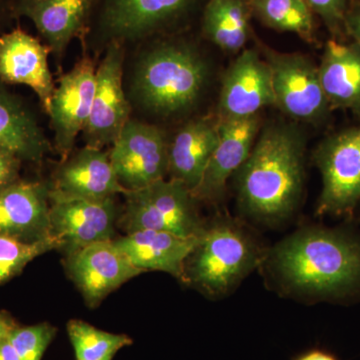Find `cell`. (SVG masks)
I'll return each instance as SVG.
<instances>
[{
  "mask_svg": "<svg viewBox=\"0 0 360 360\" xmlns=\"http://www.w3.org/2000/svg\"><path fill=\"white\" fill-rule=\"evenodd\" d=\"M113 357H115V356L108 357V359H104V360H112Z\"/></svg>",
  "mask_w": 360,
  "mask_h": 360,
  "instance_id": "cell-36",
  "label": "cell"
},
{
  "mask_svg": "<svg viewBox=\"0 0 360 360\" xmlns=\"http://www.w3.org/2000/svg\"><path fill=\"white\" fill-rule=\"evenodd\" d=\"M198 238H181L167 231L143 229L129 232L115 240L120 250L137 269L167 272L184 279V267Z\"/></svg>",
  "mask_w": 360,
  "mask_h": 360,
  "instance_id": "cell-21",
  "label": "cell"
},
{
  "mask_svg": "<svg viewBox=\"0 0 360 360\" xmlns=\"http://www.w3.org/2000/svg\"><path fill=\"white\" fill-rule=\"evenodd\" d=\"M198 0H96L90 20L97 37L125 44L148 39L184 20Z\"/></svg>",
  "mask_w": 360,
  "mask_h": 360,
  "instance_id": "cell-6",
  "label": "cell"
},
{
  "mask_svg": "<svg viewBox=\"0 0 360 360\" xmlns=\"http://www.w3.org/2000/svg\"><path fill=\"white\" fill-rule=\"evenodd\" d=\"M279 110L297 122H321L330 110L319 78V66L302 53H283L264 47Z\"/></svg>",
  "mask_w": 360,
  "mask_h": 360,
  "instance_id": "cell-8",
  "label": "cell"
},
{
  "mask_svg": "<svg viewBox=\"0 0 360 360\" xmlns=\"http://www.w3.org/2000/svg\"><path fill=\"white\" fill-rule=\"evenodd\" d=\"M49 234L59 248L71 253L80 248L111 240L117 208L113 198L105 200L68 198L49 191Z\"/></svg>",
  "mask_w": 360,
  "mask_h": 360,
  "instance_id": "cell-11",
  "label": "cell"
},
{
  "mask_svg": "<svg viewBox=\"0 0 360 360\" xmlns=\"http://www.w3.org/2000/svg\"><path fill=\"white\" fill-rule=\"evenodd\" d=\"M49 191L87 200H105L127 193L116 176L110 155L87 146L63 160Z\"/></svg>",
  "mask_w": 360,
  "mask_h": 360,
  "instance_id": "cell-18",
  "label": "cell"
},
{
  "mask_svg": "<svg viewBox=\"0 0 360 360\" xmlns=\"http://www.w3.org/2000/svg\"><path fill=\"white\" fill-rule=\"evenodd\" d=\"M271 75L264 58L253 49H243L222 79L219 120H241L274 105Z\"/></svg>",
  "mask_w": 360,
  "mask_h": 360,
  "instance_id": "cell-13",
  "label": "cell"
},
{
  "mask_svg": "<svg viewBox=\"0 0 360 360\" xmlns=\"http://www.w3.org/2000/svg\"><path fill=\"white\" fill-rule=\"evenodd\" d=\"M312 13L323 20L331 32L338 33L345 26L348 11V0H303Z\"/></svg>",
  "mask_w": 360,
  "mask_h": 360,
  "instance_id": "cell-29",
  "label": "cell"
},
{
  "mask_svg": "<svg viewBox=\"0 0 360 360\" xmlns=\"http://www.w3.org/2000/svg\"><path fill=\"white\" fill-rule=\"evenodd\" d=\"M295 360H338L333 354L321 349H311L298 355Z\"/></svg>",
  "mask_w": 360,
  "mask_h": 360,
  "instance_id": "cell-34",
  "label": "cell"
},
{
  "mask_svg": "<svg viewBox=\"0 0 360 360\" xmlns=\"http://www.w3.org/2000/svg\"><path fill=\"white\" fill-rule=\"evenodd\" d=\"M68 270L90 305H96L111 291L143 272L113 240L98 241L71 253Z\"/></svg>",
  "mask_w": 360,
  "mask_h": 360,
  "instance_id": "cell-14",
  "label": "cell"
},
{
  "mask_svg": "<svg viewBox=\"0 0 360 360\" xmlns=\"http://www.w3.org/2000/svg\"><path fill=\"white\" fill-rule=\"evenodd\" d=\"M15 322L7 312H0V343L8 338L13 328H16Z\"/></svg>",
  "mask_w": 360,
  "mask_h": 360,
  "instance_id": "cell-33",
  "label": "cell"
},
{
  "mask_svg": "<svg viewBox=\"0 0 360 360\" xmlns=\"http://www.w3.org/2000/svg\"><path fill=\"white\" fill-rule=\"evenodd\" d=\"M219 120L202 117L187 122L168 144V174L193 194L219 142Z\"/></svg>",
  "mask_w": 360,
  "mask_h": 360,
  "instance_id": "cell-20",
  "label": "cell"
},
{
  "mask_svg": "<svg viewBox=\"0 0 360 360\" xmlns=\"http://www.w3.org/2000/svg\"><path fill=\"white\" fill-rule=\"evenodd\" d=\"M68 333L77 360H104L132 345L129 336L106 333L77 319L68 322Z\"/></svg>",
  "mask_w": 360,
  "mask_h": 360,
  "instance_id": "cell-26",
  "label": "cell"
},
{
  "mask_svg": "<svg viewBox=\"0 0 360 360\" xmlns=\"http://www.w3.org/2000/svg\"><path fill=\"white\" fill-rule=\"evenodd\" d=\"M56 248L58 240L51 236L35 241L0 236V283L18 276L34 258Z\"/></svg>",
  "mask_w": 360,
  "mask_h": 360,
  "instance_id": "cell-27",
  "label": "cell"
},
{
  "mask_svg": "<svg viewBox=\"0 0 360 360\" xmlns=\"http://www.w3.org/2000/svg\"><path fill=\"white\" fill-rule=\"evenodd\" d=\"M250 4L252 13L264 25L314 41V13L303 0H250Z\"/></svg>",
  "mask_w": 360,
  "mask_h": 360,
  "instance_id": "cell-25",
  "label": "cell"
},
{
  "mask_svg": "<svg viewBox=\"0 0 360 360\" xmlns=\"http://www.w3.org/2000/svg\"><path fill=\"white\" fill-rule=\"evenodd\" d=\"M125 44H106L105 56L96 71L91 112L84 129L87 146L103 148L115 143L130 120V105L123 90Z\"/></svg>",
  "mask_w": 360,
  "mask_h": 360,
  "instance_id": "cell-9",
  "label": "cell"
},
{
  "mask_svg": "<svg viewBox=\"0 0 360 360\" xmlns=\"http://www.w3.org/2000/svg\"><path fill=\"white\" fill-rule=\"evenodd\" d=\"M305 146L304 134L295 123L262 127L236 174L239 207L250 219L274 225L295 213L304 184Z\"/></svg>",
  "mask_w": 360,
  "mask_h": 360,
  "instance_id": "cell-1",
  "label": "cell"
},
{
  "mask_svg": "<svg viewBox=\"0 0 360 360\" xmlns=\"http://www.w3.org/2000/svg\"><path fill=\"white\" fill-rule=\"evenodd\" d=\"M262 127L259 115L241 120H219V142L194 191L196 200H217L224 193L232 174L248 160Z\"/></svg>",
  "mask_w": 360,
  "mask_h": 360,
  "instance_id": "cell-17",
  "label": "cell"
},
{
  "mask_svg": "<svg viewBox=\"0 0 360 360\" xmlns=\"http://www.w3.org/2000/svg\"><path fill=\"white\" fill-rule=\"evenodd\" d=\"M96 65L89 56L59 78L47 115L51 117L56 150L65 160L78 134L89 122L96 90Z\"/></svg>",
  "mask_w": 360,
  "mask_h": 360,
  "instance_id": "cell-12",
  "label": "cell"
},
{
  "mask_svg": "<svg viewBox=\"0 0 360 360\" xmlns=\"http://www.w3.org/2000/svg\"><path fill=\"white\" fill-rule=\"evenodd\" d=\"M314 158L322 179L317 214H352L360 200V124L324 139Z\"/></svg>",
  "mask_w": 360,
  "mask_h": 360,
  "instance_id": "cell-7",
  "label": "cell"
},
{
  "mask_svg": "<svg viewBox=\"0 0 360 360\" xmlns=\"http://www.w3.org/2000/svg\"><path fill=\"white\" fill-rule=\"evenodd\" d=\"M0 82V146L22 161H39L49 142L32 111Z\"/></svg>",
  "mask_w": 360,
  "mask_h": 360,
  "instance_id": "cell-23",
  "label": "cell"
},
{
  "mask_svg": "<svg viewBox=\"0 0 360 360\" xmlns=\"http://www.w3.org/2000/svg\"><path fill=\"white\" fill-rule=\"evenodd\" d=\"M15 20L18 18L13 13V0H0V35Z\"/></svg>",
  "mask_w": 360,
  "mask_h": 360,
  "instance_id": "cell-32",
  "label": "cell"
},
{
  "mask_svg": "<svg viewBox=\"0 0 360 360\" xmlns=\"http://www.w3.org/2000/svg\"><path fill=\"white\" fill-rule=\"evenodd\" d=\"M264 253L250 232L231 219L215 220L186 262L184 281L208 295L231 292L262 264Z\"/></svg>",
  "mask_w": 360,
  "mask_h": 360,
  "instance_id": "cell-4",
  "label": "cell"
},
{
  "mask_svg": "<svg viewBox=\"0 0 360 360\" xmlns=\"http://www.w3.org/2000/svg\"><path fill=\"white\" fill-rule=\"evenodd\" d=\"M56 335V328L42 322L22 328L16 326L8 335V340L20 360H41Z\"/></svg>",
  "mask_w": 360,
  "mask_h": 360,
  "instance_id": "cell-28",
  "label": "cell"
},
{
  "mask_svg": "<svg viewBox=\"0 0 360 360\" xmlns=\"http://www.w3.org/2000/svg\"><path fill=\"white\" fill-rule=\"evenodd\" d=\"M250 0H208L202 30L208 40L229 53L243 51L250 37Z\"/></svg>",
  "mask_w": 360,
  "mask_h": 360,
  "instance_id": "cell-24",
  "label": "cell"
},
{
  "mask_svg": "<svg viewBox=\"0 0 360 360\" xmlns=\"http://www.w3.org/2000/svg\"><path fill=\"white\" fill-rule=\"evenodd\" d=\"M96 0H13L16 18H30L52 53L61 56L71 40L84 41Z\"/></svg>",
  "mask_w": 360,
  "mask_h": 360,
  "instance_id": "cell-16",
  "label": "cell"
},
{
  "mask_svg": "<svg viewBox=\"0 0 360 360\" xmlns=\"http://www.w3.org/2000/svg\"><path fill=\"white\" fill-rule=\"evenodd\" d=\"M345 27L354 37L355 42L360 44V4L348 8L345 15Z\"/></svg>",
  "mask_w": 360,
  "mask_h": 360,
  "instance_id": "cell-31",
  "label": "cell"
},
{
  "mask_svg": "<svg viewBox=\"0 0 360 360\" xmlns=\"http://www.w3.org/2000/svg\"><path fill=\"white\" fill-rule=\"evenodd\" d=\"M124 221L127 231L151 229L181 238H198L203 224L193 193L176 180H160L150 186L129 191Z\"/></svg>",
  "mask_w": 360,
  "mask_h": 360,
  "instance_id": "cell-5",
  "label": "cell"
},
{
  "mask_svg": "<svg viewBox=\"0 0 360 360\" xmlns=\"http://www.w3.org/2000/svg\"><path fill=\"white\" fill-rule=\"evenodd\" d=\"M112 146L111 165L120 184L127 191L165 179L168 143L162 130L129 120Z\"/></svg>",
  "mask_w": 360,
  "mask_h": 360,
  "instance_id": "cell-10",
  "label": "cell"
},
{
  "mask_svg": "<svg viewBox=\"0 0 360 360\" xmlns=\"http://www.w3.org/2000/svg\"><path fill=\"white\" fill-rule=\"evenodd\" d=\"M208 75L207 63L193 45L160 42L137 61L132 91L137 103L150 112L179 115L198 103Z\"/></svg>",
  "mask_w": 360,
  "mask_h": 360,
  "instance_id": "cell-3",
  "label": "cell"
},
{
  "mask_svg": "<svg viewBox=\"0 0 360 360\" xmlns=\"http://www.w3.org/2000/svg\"><path fill=\"white\" fill-rule=\"evenodd\" d=\"M270 265L284 288L340 295L360 284V243L340 232L307 227L277 243Z\"/></svg>",
  "mask_w": 360,
  "mask_h": 360,
  "instance_id": "cell-2",
  "label": "cell"
},
{
  "mask_svg": "<svg viewBox=\"0 0 360 360\" xmlns=\"http://www.w3.org/2000/svg\"><path fill=\"white\" fill-rule=\"evenodd\" d=\"M51 52L20 26L0 35V82L30 87L47 113L56 90L49 66Z\"/></svg>",
  "mask_w": 360,
  "mask_h": 360,
  "instance_id": "cell-15",
  "label": "cell"
},
{
  "mask_svg": "<svg viewBox=\"0 0 360 360\" xmlns=\"http://www.w3.org/2000/svg\"><path fill=\"white\" fill-rule=\"evenodd\" d=\"M319 72L330 108L360 115V44L328 40Z\"/></svg>",
  "mask_w": 360,
  "mask_h": 360,
  "instance_id": "cell-22",
  "label": "cell"
},
{
  "mask_svg": "<svg viewBox=\"0 0 360 360\" xmlns=\"http://www.w3.org/2000/svg\"><path fill=\"white\" fill-rule=\"evenodd\" d=\"M21 163L18 155L0 146V189L20 179Z\"/></svg>",
  "mask_w": 360,
  "mask_h": 360,
  "instance_id": "cell-30",
  "label": "cell"
},
{
  "mask_svg": "<svg viewBox=\"0 0 360 360\" xmlns=\"http://www.w3.org/2000/svg\"><path fill=\"white\" fill-rule=\"evenodd\" d=\"M49 187L18 180L0 189V236L35 241L49 234Z\"/></svg>",
  "mask_w": 360,
  "mask_h": 360,
  "instance_id": "cell-19",
  "label": "cell"
},
{
  "mask_svg": "<svg viewBox=\"0 0 360 360\" xmlns=\"http://www.w3.org/2000/svg\"><path fill=\"white\" fill-rule=\"evenodd\" d=\"M0 360H20L8 338L0 343Z\"/></svg>",
  "mask_w": 360,
  "mask_h": 360,
  "instance_id": "cell-35",
  "label": "cell"
}]
</instances>
